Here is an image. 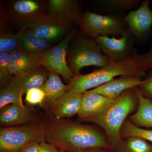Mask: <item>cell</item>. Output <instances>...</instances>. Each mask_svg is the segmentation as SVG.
I'll return each mask as SVG.
<instances>
[{
	"label": "cell",
	"instance_id": "35",
	"mask_svg": "<svg viewBox=\"0 0 152 152\" xmlns=\"http://www.w3.org/2000/svg\"><path fill=\"white\" fill-rule=\"evenodd\" d=\"M59 152H66L64 151H59Z\"/></svg>",
	"mask_w": 152,
	"mask_h": 152
},
{
	"label": "cell",
	"instance_id": "4",
	"mask_svg": "<svg viewBox=\"0 0 152 152\" xmlns=\"http://www.w3.org/2000/svg\"><path fill=\"white\" fill-rule=\"evenodd\" d=\"M76 35L69 46L67 58L74 75H80L81 70L85 67L102 68L110 62L111 60L103 53L94 39L84 34V36Z\"/></svg>",
	"mask_w": 152,
	"mask_h": 152
},
{
	"label": "cell",
	"instance_id": "13",
	"mask_svg": "<svg viewBox=\"0 0 152 152\" xmlns=\"http://www.w3.org/2000/svg\"><path fill=\"white\" fill-rule=\"evenodd\" d=\"M83 94L68 91L62 96L49 105L56 119H63L78 115L83 97Z\"/></svg>",
	"mask_w": 152,
	"mask_h": 152
},
{
	"label": "cell",
	"instance_id": "29",
	"mask_svg": "<svg viewBox=\"0 0 152 152\" xmlns=\"http://www.w3.org/2000/svg\"><path fill=\"white\" fill-rule=\"evenodd\" d=\"M45 100V94L41 88L32 89L26 93L25 101L29 105H42Z\"/></svg>",
	"mask_w": 152,
	"mask_h": 152
},
{
	"label": "cell",
	"instance_id": "25",
	"mask_svg": "<svg viewBox=\"0 0 152 152\" xmlns=\"http://www.w3.org/2000/svg\"><path fill=\"white\" fill-rule=\"evenodd\" d=\"M140 1L138 0H104L100 3L112 10L122 12L138 8Z\"/></svg>",
	"mask_w": 152,
	"mask_h": 152
},
{
	"label": "cell",
	"instance_id": "34",
	"mask_svg": "<svg viewBox=\"0 0 152 152\" xmlns=\"http://www.w3.org/2000/svg\"><path fill=\"white\" fill-rule=\"evenodd\" d=\"M151 38L152 39V42H151V47H152V30L151 33Z\"/></svg>",
	"mask_w": 152,
	"mask_h": 152
},
{
	"label": "cell",
	"instance_id": "11",
	"mask_svg": "<svg viewBox=\"0 0 152 152\" xmlns=\"http://www.w3.org/2000/svg\"><path fill=\"white\" fill-rule=\"evenodd\" d=\"M142 80L140 76H121L88 91L116 100L126 90L139 86Z\"/></svg>",
	"mask_w": 152,
	"mask_h": 152
},
{
	"label": "cell",
	"instance_id": "26",
	"mask_svg": "<svg viewBox=\"0 0 152 152\" xmlns=\"http://www.w3.org/2000/svg\"><path fill=\"white\" fill-rule=\"evenodd\" d=\"M11 58L10 53H0V83L2 88L8 84L12 77L9 72Z\"/></svg>",
	"mask_w": 152,
	"mask_h": 152
},
{
	"label": "cell",
	"instance_id": "9",
	"mask_svg": "<svg viewBox=\"0 0 152 152\" xmlns=\"http://www.w3.org/2000/svg\"><path fill=\"white\" fill-rule=\"evenodd\" d=\"M39 37L50 42L64 38L71 31L73 26L58 17L44 15L25 25Z\"/></svg>",
	"mask_w": 152,
	"mask_h": 152
},
{
	"label": "cell",
	"instance_id": "27",
	"mask_svg": "<svg viewBox=\"0 0 152 152\" xmlns=\"http://www.w3.org/2000/svg\"><path fill=\"white\" fill-rule=\"evenodd\" d=\"M18 48V35L5 34L0 37V53H11Z\"/></svg>",
	"mask_w": 152,
	"mask_h": 152
},
{
	"label": "cell",
	"instance_id": "12",
	"mask_svg": "<svg viewBox=\"0 0 152 152\" xmlns=\"http://www.w3.org/2000/svg\"><path fill=\"white\" fill-rule=\"evenodd\" d=\"M115 100L87 91L83 94L81 106L78 114L79 118L85 122L99 115L107 110Z\"/></svg>",
	"mask_w": 152,
	"mask_h": 152
},
{
	"label": "cell",
	"instance_id": "14",
	"mask_svg": "<svg viewBox=\"0 0 152 152\" xmlns=\"http://www.w3.org/2000/svg\"><path fill=\"white\" fill-rule=\"evenodd\" d=\"M32 110L27 106L12 104L1 109L0 124L2 127L16 126L33 122Z\"/></svg>",
	"mask_w": 152,
	"mask_h": 152
},
{
	"label": "cell",
	"instance_id": "20",
	"mask_svg": "<svg viewBox=\"0 0 152 152\" xmlns=\"http://www.w3.org/2000/svg\"><path fill=\"white\" fill-rule=\"evenodd\" d=\"M59 75L50 72L48 77L41 88L45 94V103L48 105L54 102L68 91L67 85L62 81Z\"/></svg>",
	"mask_w": 152,
	"mask_h": 152
},
{
	"label": "cell",
	"instance_id": "3",
	"mask_svg": "<svg viewBox=\"0 0 152 152\" xmlns=\"http://www.w3.org/2000/svg\"><path fill=\"white\" fill-rule=\"evenodd\" d=\"M146 73L136 67L132 60L111 61L108 64L86 75H74L67 85L68 91L83 94L107 83L118 76L145 77Z\"/></svg>",
	"mask_w": 152,
	"mask_h": 152
},
{
	"label": "cell",
	"instance_id": "8",
	"mask_svg": "<svg viewBox=\"0 0 152 152\" xmlns=\"http://www.w3.org/2000/svg\"><path fill=\"white\" fill-rule=\"evenodd\" d=\"M75 29H72L62 40L51 48L40 57L41 65L50 72H53L61 76L69 83L74 75L67 63L68 49L70 43L77 34Z\"/></svg>",
	"mask_w": 152,
	"mask_h": 152
},
{
	"label": "cell",
	"instance_id": "15",
	"mask_svg": "<svg viewBox=\"0 0 152 152\" xmlns=\"http://www.w3.org/2000/svg\"><path fill=\"white\" fill-rule=\"evenodd\" d=\"M17 35L18 50L24 53L40 57L51 48L50 42L39 37L25 27L20 30Z\"/></svg>",
	"mask_w": 152,
	"mask_h": 152
},
{
	"label": "cell",
	"instance_id": "24",
	"mask_svg": "<svg viewBox=\"0 0 152 152\" xmlns=\"http://www.w3.org/2000/svg\"><path fill=\"white\" fill-rule=\"evenodd\" d=\"M122 138L137 136L145 139L152 144V130L140 128L133 124L129 120H127L123 125L121 132Z\"/></svg>",
	"mask_w": 152,
	"mask_h": 152
},
{
	"label": "cell",
	"instance_id": "5",
	"mask_svg": "<svg viewBox=\"0 0 152 152\" xmlns=\"http://www.w3.org/2000/svg\"><path fill=\"white\" fill-rule=\"evenodd\" d=\"M46 142L45 124L32 122L0 129V152H18L27 146Z\"/></svg>",
	"mask_w": 152,
	"mask_h": 152
},
{
	"label": "cell",
	"instance_id": "1",
	"mask_svg": "<svg viewBox=\"0 0 152 152\" xmlns=\"http://www.w3.org/2000/svg\"><path fill=\"white\" fill-rule=\"evenodd\" d=\"M45 126L46 142L59 151L83 152L92 149H113L105 134L90 125L56 119Z\"/></svg>",
	"mask_w": 152,
	"mask_h": 152
},
{
	"label": "cell",
	"instance_id": "19",
	"mask_svg": "<svg viewBox=\"0 0 152 152\" xmlns=\"http://www.w3.org/2000/svg\"><path fill=\"white\" fill-rule=\"evenodd\" d=\"M135 89L138 97V107L128 120L139 127L152 128V101L143 96L137 87Z\"/></svg>",
	"mask_w": 152,
	"mask_h": 152
},
{
	"label": "cell",
	"instance_id": "30",
	"mask_svg": "<svg viewBox=\"0 0 152 152\" xmlns=\"http://www.w3.org/2000/svg\"><path fill=\"white\" fill-rule=\"evenodd\" d=\"M137 87L143 96L152 101V69L142 83Z\"/></svg>",
	"mask_w": 152,
	"mask_h": 152
},
{
	"label": "cell",
	"instance_id": "32",
	"mask_svg": "<svg viewBox=\"0 0 152 152\" xmlns=\"http://www.w3.org/2000/svg\"><path fill=\"white\" fill-rule=\"evenodd\" d=\"M39 144L35 143L27 146L18 152H38Z\"/></svg>",
	"mask_w": 152,
	"mask_h": 152
},
{
	"label": "cell",
	"instance_id": "16",
	"mask_svg": "<svg viewBox=\"0 0 152 152\" xmlns=\"http://www.w3.org/2000/svg\"><path fill=\"white\" fill-rule=\"evenodd\" d=\"M83 14L77 1L50 0L49 1V15L58 17L72 26H79Z\"/></svg>",
	"mask_w": 152,
	"mask_h": 152
},
{
	"label": "cell",
	"instance_id": "28",
	"mask_svg": "<svg viewBox=\"0 0 152 152\" xmlns=\"http://www.w3.org/2000/svg\"><path fill=\"white\" fill-rule=\"evenodd\" d=\"M136 67L140 71L146 73L147 71L152 69V47L145 53L138 54L132 59Z\"/></svg>",
	"mask_w": 152,
	"mask_h": 152
},
{
	"label": "cell",
	"instance_id": "7",
	"mask_svg": "<svg viewBox=\"0 0 152 152\" xmlns=\"http://www.w3.org/2000/svg\"><path fill=\"white\" fill-rule=\"evenodd\" d=\"M95 40L103 53L111 61L132 60L138 54L134 47L135 37L128 26L121 37L99 36Z\"/></svg>",
	"mask_w": 152,
	"mask_h": 152
},
{
	"label": "cell",
	"instance_id": "31",
	"mask_svg": "<svg viewBox=\"0 0 152 152\" xmlns=\"http://www.w3.org/2000/svg\"><path fill=\"white\" fill-rule=\"evenodd\" d=\"M38 152H59L55 146L47 142L39 144Z\"/></svg>",
	"mask_w": 152,
	"mask_h": 152
},
{
	"label": "cell",
	"instance_id": "23",
	"mask_svg": "<svg viewBox=\"0 0 152 152\" xmlns=\"http://www.w3.org/2000/svg\"><path fill=\"white\" fill-rule=\"evenodd\" d=\"M24 94L17 85L11 80L0 92V109L12 104L24 105L23 97Z\"/></svg>",
	"mask_w": 152,
	"mask_h": 152
},
{
	"label": "cell",
	"instance_id": "18",
	"mask_svg": "<svg viewBox=\"0 0 152 152\" xmlns=\"http://www.w3.org/2000/svg\"><path fill=\"white\" fill-rule=\"evenodd\" d=\"M9 72L12 77L41 65L40 57L24 53L18 50L11 53Z\"/></svg>",
	"mask_w": 152,
	"mask_h": 152
},
{
	"label": "cell",
	"instance_id": "6",
	"mask_svg": "<svg viewBox=\"0 0 152 152\" xmlns=\"http://www.w3.org/2000/svg\"><path fill=\"white\" fill-rule=\"evenodd\" d=\"M79 26L83 34L94 39L99 36H121L127 26L124 18L121 16L90 12L83 14Z\"/></svg>",
	"mask_w": 152,
	"mask_h": 152
},
{
	"label": "cell",
	"instance_id": "21",
	"mask_svg": "<svg viewBox=\"0 0 152 152\" xmlns=\"http://www.w3.org/2000/svg\"><path fill=\"white\" fill-rule=\"evenodd\" d=\"M12 8L15 13L19 17L27 19L26 24L45 15L42 14V6L40 3L33 0L17 1L14 3Z\"/></svg>",
	"mask_w": 152,
	"mask_h": 152
},
{
	"label": "cell",
	"instance_id": "33",
	"mask_svg": "<svg viewBox=\"0 0 152 152\" xmlns=\"http://www.w3.org/2000/svg\"><path fill=\"white\" fill-rule=\"evenodd\" d=\"M83 152H115L112 149H105L96 148L92 149L85 151Z\"/></svg>",
	"mask_w": 152,
	"mask_h": 152
},
{
	"label": "cell",
	"instance_id": "22",
	"mask_svg": "<svg viewBox=\"0 0 152 152\" xmlns=\"http://www.w3.org/2000/svg\"><path fill=\"white\" fill-rule=\"evenodd\" d=\"M112 150L115 152H152V144L140 137L131 136L122 139Z\"/></svg>",
	"mask_w": 152,
	"mask_h": 152
},
{
	"label": "cell",
	"instance_id": "2",
	"mask_svg": "<svg viewBox=\"0 0 152 152\" xmlns=\"http://www.w3.org/2000/svg\"><path fill=\"white\" fill-rule=\"evenodd\" d=\"M135 88L124 92L103 113L85 121L94 123L102 128L113 149L122 140V128L128 116L138 107L139 99Z\"/></svg>",
	"mask_w": 152,
	"mask_h": 152
},
{
	"label": "cell",
	"instance_id": "10",
	"mask_svg": "<svg viewBox=\"0 0 152 152\" xmlns=\"http://www.w3.org/2000/svg\"><path fill=\"white\" fill-rule=\"evenodd\" d=\"M150 1L145 0L137 10H131L124 20L135 37L136 42L143 44L151 38L152 30V11Z\"/></svg>",
	"mask_w": 152,
	"mask_h": 152
},
{
	"label": "cell",
	"instance_id": "17",
	"mask_svg": "<svg viewBox=\"0 0 152 152\" xmlns=\"http://www.w3.org/2000/svg\"><path fill=\"white\" fill-rule=\"evenodd\" d=\"M49 74L50 72L46 68L41 66L13 76L11 80L17 85L25 94L29 90L41 88L48 77Z\"/></svg>",
	"mask_w": 152,
	"mask_h": 152
}]
</instances>
